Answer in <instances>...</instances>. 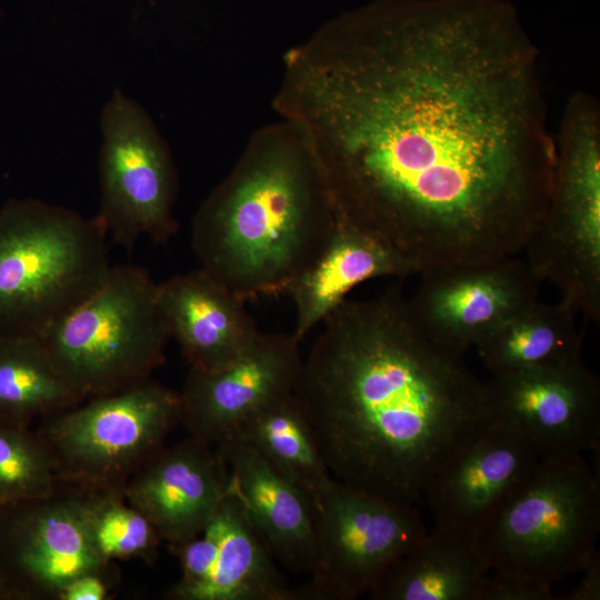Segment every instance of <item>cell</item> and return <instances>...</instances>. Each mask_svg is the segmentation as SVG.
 Wrapping results in <instances>:
<instances>
[{"mask_svg":"<svg viewBox=\"0 0 600 600\" xmlns=\"http://www.w3.org/2000/svg\"><path fill=\"white\" fill-rule=\"evenodd\" d=\"M277 109L336 219L411 273L524 250L556 162L539 51L493 0H379L284 57Z\"/></svg>","mask_w":600,"mask_h":600,"instance_id":"6da1fadb","label":"cell"},{"mask_svg":"<svg viewBox=\"0 0 600 600\" xmlns=\"http://www.w3.org/2000/svg\"><path fill=\"white\" fill-rule=\"evenodd\" d=\"M303 356L293 394L331 476L418 506L492 420L484 382L431 339L398 287L344 300Z\"/></svg>","mask_w":600,"mask_h":600,"instance_id":"7a4b0ae2","label":"cell"},{"mask_svg":"<svg viewBox=\"0 0 600 600\" xmlns=\"http://www.w3.org/2000/svg\"><path fill=\"white\" fill-rule=\"evenodd\" d=\"M337 224L327 190L298 142L254 148L192 221L201 269L246 301L287 293Z\"/></svg>","mask_w":600,"mask_h":600,"instance_id":"3957f363","label":"cell"},{"mask_svg":"<svg viewBox=\"0 0 600 600\" xmlns=\"http://www.w3.org/2000/svg\"><path fill=\"white\" fill-rule=\"evenodd\" d=\"M107 231L97 217L40 200L0 208V333L40 339L106 280Z\"/></svg>","mask_w":600,"mask_h":600,"instance_id":"277c9868","label":"cell"},{"mask_svg":"<svg viewBox=\"0 0 600 600\" xmlns=\"http://www.w3.org/2000/svg\"><path fill=\"white\" fill-rule=\"evenodd\" d=\"M600 481L582 454L540 459L471 537L490 571L553 584L597 551Z\"/></svg>","mask_w":600,"mask_h":600,"instance_id":"5b68a950","label":"cell"},{"mask_svg":"<svg viewBox=\"0 0 600 600\" xmlns=\"http://www.w3.org/2000/svg\"><path fill=\"white\" fill-rule=\"evenodd\" d=\"M170 339L157 282L141 267H112L102 284L42 338L72 392L89 398L150 379Z\"/></svg>","mask_w":600,"mask_h":600,"instance_id":"8992f818","label":"cell"},{"mask_svg":"<svg viewBox=\"0 0 600 600\" xmlns=\"http://www.w3.org/2000/svg\"><path fill=\"white\" fill-rule=\"evenodd\" d=\"M556 162L546 214L528 242V263L584 319L600 321V104L570 97L554 137Z\"/></svg>","mask_w":600,"mask_h":600,"instance_id":"52a82bcc","label":"cell"},{"mask_svg":"<svg viewBox=\"0 0 600 600\" xmlns=\"http://www.w3.org/2000/svg\"><path fill=\"white\" fill-rule=\"evenodd\" d=\"M47 417L38 433L60 483L122 490L181 422L180 393L151 379Z\"/></svg>","mask_w":600,"mask_h":600,"instance_id":"ba28073f","label":"cell"},{"mask_svg":"<svg viewBox=\"0 0 600 600\" xmlns=\"http://www.w3.org/2000/svg\"><path fill=\"white\" fill-rule=\"evenodd\" d=\"M316 564L292 600H354L427 533L418 506L332 479L312 502Z\"/></svg>","mask_w":600,"mask_h":600,"instance_id":"9c48e42d","label":"cell"},{"mask_svg":"<svg viewBox=\"0 0 600 600\" xmlns=\"http://www.w3.org/2000/svg\"><path fill=\"white\" fill-rule=\"evenodd\" d=\"M101 130L96 217L128 251L142 236L167 243L178 222L172 212L177 178L164 142L140 106L119 90L103 108Z\"/></svg>","mask_w":600,"mask_h":600,"instance_id":"30bf717a","label":"cell"},{"mask_svg":"<svg viewBox=\"0 0 600 600\" xmlns=\"http://www.w3.org/2000/svg\"><path fill=\"white\" fill-rule=\"evenodd\" d=\"M89 491L59 482L47 497L0 509V564L14 599H58L76 577L112 567L90 542Z\"/></svg>","mask_w":600,"mask_h":600,"instance_id":"8fae6325","label":"cell"},{"mask_svg":"<svg viewBox=\"0 0 600 600\" xmlns=\"http://www.w3.org/2000/svg\"><path fill=\"white\" fill-rule=\"evenodd\" d=\"M492 418L517 430L540 459L600 449V383L582 359L484 382Z\"/></svg>","mask_w":600,"mask_h":600,"instance_id":"7c38bea8","label":"cell"},{"mask_svg":"<svg viewBox=\"0 0 600 600\" xmlns=\"http://www.w3.org/2000/svg\"><path fill=\"white\" fill-rule=\"evenodd\" d=\"M293 333L259 332L234 360L214 370L191 368L180 391L189 437L217 446L257 411L292 393L302 362Z\"/></svg>","mask_w":600,"mask_h":600,"instance_id":"4fadbf2b","label":"cell"},{"mask_svg":"<svg viewBox=\"0 0 600 600\" xmlns=\"http://www.w3.org/2000/svg\"><path fill=\"white\" fill-rule=\"evenodd\" d=\"M421 276L409 299L414 319L436 342L462 354L537 300L541 282L516 256Z\"/></svg>","mask_w":600,"mask_h":600,"instance_id":"5bb4252c","label":"cell"},{"mask_svg":"<svg viewBox=\"0 0 600 600\" xmlns=\"http://www.w3.org/2000/svg\"><path fill=\"white\" fill-rule=\"evenodd\" d=\"M180 579L170 600H292V588L230 489L202 531L168 547Z\"/></svg>","mask_w":600,"mask_h":600,"instance_id":"9a60e30c","label":"cell"},{"mask_svg":"<svg viewBox=\"0 0 600 600\" xmlns=\"http://www.w3.org/2000/svg\"><path fill=\"white\" fill-rule=\"evenodd\" d=\"M539 460L526 438L492 418L426 486L423 502L434 526L472 537Z\"/></svg>","mask_w":600,"mask_h":600,"instance_id":"2e32d148","label":"cell"},{"mask_svg":"<svg viewBox=\"0 0 600 600\" xmlns=\"http://www.w3.org/2000/svg\"><path fill=\"white\" fill-rule=\"evenodd\" d=\"M122 491L171 547L202 531L229 492V471L216 447L189 437L161 448Z\"/></svg>","mask_w":600,"mask_h":600,"instance_id":"e0dca14e","label":"cell"},{"mask_svg":"<svg viewBox=\"0 0 600 600\" xmlns=\"http://www.w3.org/2000/svg\"><path fill=\"white\" fill-rule=\"evenodd\" d=\"M214 447L228 467L230 489L273 559L310 574L317 552L309 496L247 442L232 438Z\"/></svg>","mask_w":600,"mask_h":600,"instance_id":"ac0fdd59","label":"cell"},{"mask_svg":"<svg viewBox=\"0 0 600 600\" xmlns=\"http://www.w3.org/2000/svg\"><path fill=\"white\" fill-rule=\"evenodd\" d=\"M157 302L169 337L193 369L228 364L260 332L246 300L201 268L157 283Z\"/></svg>","mask_w":600,"mask_h":600,"instance_id":"d6986e66","label":"cell"},{"mask_svg":"<svg viewBox=\"0 0 600 600\" xmlns=\"http://www.w3.org/2000/svg\"><path fill=\"white\" fill-rule=\"evenodd\" d=\"M412 274L394 252L354 227L337 220L313 262L293 281V336L300 341L322 323L358 284L374 278Z\"/></svg>","mask_w":600,"mask_h":600,"instance_id":"ffe728a7","label":"cell"},{"mask_svg":"<svg viewBox=\"0 0 600 600\" xmlns=\"http://www.w3.org/2000/svg\"><path fill=\"white\" fill-rule=\"evenodd\" d=\"M489 572L471 537L434 526L381 574L367 596L371 600H476Z\"/></svg>","mask_w":600,"mask_h":600,"instance_id":"44dd1931","label":"cell"},{"mask_svg":"<svg viewBox=\"0 0 600 600\" xmlns=\"http://www.w3.org/2000/svg\"><path fill=\"white\" fill-rule=\"evenodd\" d=\"M576 316L563 301L550 304L537 299L474 347L492 376L576 361L582 359Z\"/></svg>","mask_w":600,"mask_h":600,"instance_id":"7402d4cb","label":"cell"},{"mask_svg":"<svg viewBox=\"0 0 600 600\" xmlns=\"http://www.w3.org/2000/svg\"><path fill=\"white\" fill-rule=\"evenodd\" d=\"M232 438L256 449L277 471L304 491L312 502L333 479L313 429L293 392L261 408Z\"/></svg>","mask_w":600,"mask_h":600,"instance_id":"603a6c76","label":"cell"},{"mask_svg":"<svg viewBox=\"0 0 600 600\" xmlns=\"http://www.w3.org/2000/svg\"><path fill=\"white\" fill-rule=\"evenodd\" d=\"M81 401L53 366L42 339L0 333V419L28 427Z\"/></svg>","mask_w":600,"mask_h":600,"instance_id":"cb8c5ba5","label":"cell"},{"mask_svg":"<svg viewBox=\"0 0 600 600\" xmlns=\"http://www.w3.org/2000/svg\"><path fill=\"white\" fill-rule=\"evenodd\" d=\"M87 524L91 546L106 563L130 559L152 563L158 557L161 538L122 490H90Z\"/></svg>","mask_w":600,"mask_h":600,"instance_id":"d4e9b609","label":"cell"},{"mask_svg":"<svg viewBox=\"0 0 600 600\" xmlns=\"http://www.w3.org/2000/svg\"><path fill=\"white\" fill-rule=\"evenodd\" d=\"M58 487L54 463L41 437L0 419V509L47 497Z\"/></svg>","mask_w":600,"mask_h":600,"instance_id":"484cf974","label":"cell"},{"mask_svg":"<svg viewBox=\"0 0 600 600\" xmlns=\"http://www.w3.org/2000/svg\"><path fill=\"white\" fill-rule=\"evenodd\" d=\"M552 584L490 571L476 600H556Z\"/></svg>","mask_w":600,"mask_h":600,"instance_id":"4316f807","label":"cell"},{"mask_svg":"<svg viewBox=\"0 0 600 600\" xmlns=\"http://www.w3.org/2000/svg\"><path fill=\"white\" fill-rule=\"evenodd\" d=\"M111 568L80 574L60 591L59 600H104L111 588Z\"/></svg>","mask_w":600,"mask_h":600,"instance_id":"83f0119b","label":"cell"},{"mask_svg":"<svg viewBox=\"0 0 600 600\" xmlns=\"http://www.w3.org/2000/svg\"><path fill=\"white\" fill-rule=\"evenodd\" d=\"M583 577L571 592L557 600H599L600 599V554L598 550L581 570Z\"/></svg>","mask_w":600,"mask_h":600,"instance_id":"f1b7e54d","label":"cell"},{"mask_svg":"<svg viewBox=\"0 0 600 600\" xmlns=\"http://www.w3.org/2000/svg\"><path fill=\"white\" fill-rule=\"evenodd\" d=\"M14 599L9 581L0 564V600Z\"/></svg>","mask_w":600,"mask_h":600,"instance_id":"f546056e","label":"cell"}]
</instances>
